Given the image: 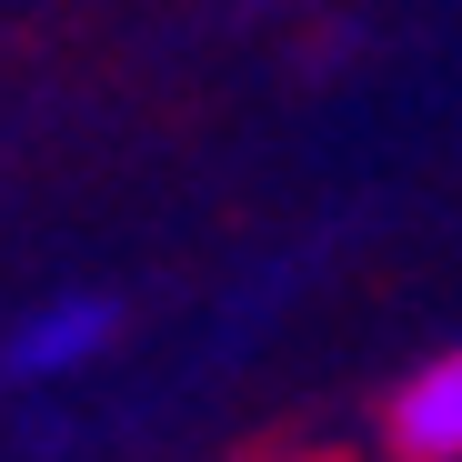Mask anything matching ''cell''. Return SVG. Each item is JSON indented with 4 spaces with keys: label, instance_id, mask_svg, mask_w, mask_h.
Returning a JSON list of instances; mask_svg holds the SVG:
<instances>
[{
    "label": "cell",
    "instance_id": "cell-1",
    "mask_svg": "<svg viewBox=\"0 0 462 462\" xmlns=\"http://www.w3.org/2000/svg\"><path fill=\"white\" fill-rule=\"evenodd\" d=\"M111 342H121V301L111 291H60V301H41V312H21L0 332V382L11 393H51V382L91 372Z\"/></svg>",
    "mask_w": 462,
    "mask_h": 462
},
{
    "label": "cell",
    "instance_id": "cell-3",
    "mask_svg": "<svg viewBox=\"0 0 462 462\" xmlns=\"http://www.w3.org/2000/svg\"><path fill=\"white\" fill-rule=\"evenodd\" d=\"M282 462H322V452H282Z\"/></svg>",
    "mask_w": 462,
    "mask_h": 462
},
{
    "label": "cell",
    "instance_id": "cell-2",
    "mask_svg": "<svg viewBox=\"0 0 462 462\" xmlns=\"http://www.w3.org/2000/svg\"><path fill=\"white\" fill-rule=\"evenodd\" d=\"M382 452L393 462H462V342L393 382V402H382Z\"/></svg>",
    "mask_w": 462,
    "mask_h": 462
}]
</instances>
